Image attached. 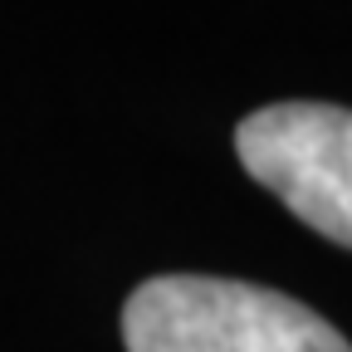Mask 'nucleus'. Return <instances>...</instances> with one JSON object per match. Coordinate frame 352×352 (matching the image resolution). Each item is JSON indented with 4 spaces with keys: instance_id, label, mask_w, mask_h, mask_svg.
<instances>
[{
    "instance_id": "nucleus-2",
    "label": "nucleus",
    "mask_w": 352,
    "mask_h": 352,
    "mask_svg": "<svg viewBox=\"0 0 352 352\" xmlns=\"http://www.w3.org/2000/svg\"><path fill=\"white\" fill-rule=\"evenodd\" d=\"M240 166L338 250L352 245V113L342 103H270L235 127Z\"/></svg>"
},
{
    "instance_id": "nucleus-1",
    "label": "nucleus",
    "mask_w": 352,
    "mask_h": 352,
    "mask_svg": "<svg viewBox=\"0 0 352 352\" xmlns=\"http://www.w3.org/2000/svg\"><path fill=\"white\" fill-rule=\"evenodd\" d=\"M127 352H352L308 303L250 279L157 274L122 308Z\"/></svg>"
}]
</instances>
